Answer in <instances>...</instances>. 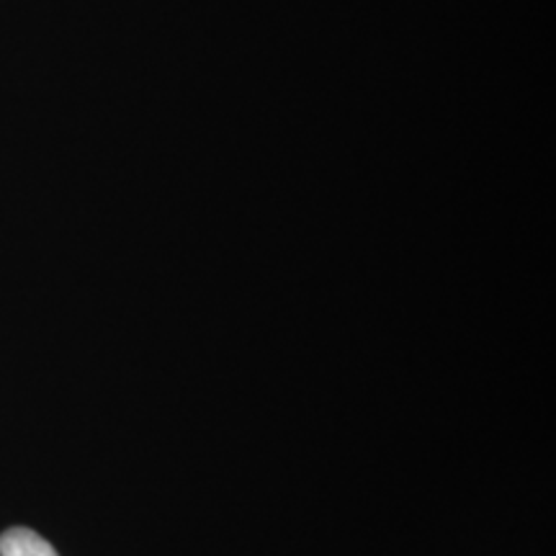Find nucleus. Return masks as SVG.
Listing matches in <instances>:
<instances>
[{
  "label": "nucleus",
  "instance_id": "nucleus-1",
  "mask_svg": "<svg viewBox=\"0 0 556 556\" xmlns=\"http://www.w3.org/2000/svg\"><path fill=\"white\" fill-rule=\"evenodd\" d=\"M0 556H58V552L29 528H11L0 536Z\"/></svg>",
  "mask_w": 556,
  "mask_h": 556
}]
</instances>
